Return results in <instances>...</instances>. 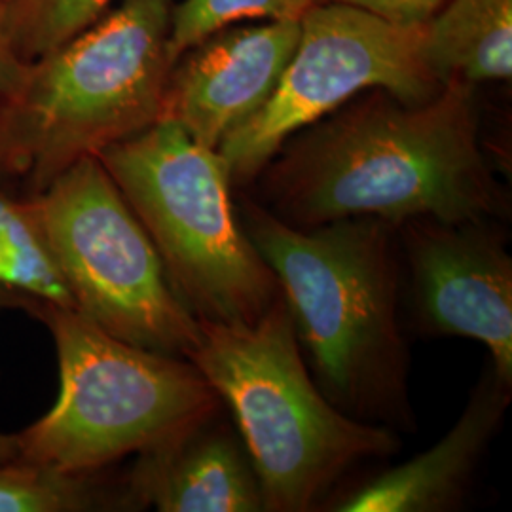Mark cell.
<instances>
[{"instance_id":"obj_1","label":"cell","mask_w":512,"mask_h":512,"mask_svg":"<svg viewBox=\"0 0 512 512\" xmlns=\"http://www.w3.org/2000/svg\"><path fill=\"white\" fill-rule=\"evenodd\" d=\"M255 181L262 205L296 228L353 217L397 228L507 213L480 145L475 86L459 80L420 103L385 90L359 93L291 135Z\"/></svg>"},{"instance_id":"obj_19","label":"cell","mask_w":512,"mask_h":512,"mask_svg":"<svg viewBox=\"0 0 512 512\" xmlns=\"http://www.w3.org/2000/svg\"><path fill=\"white\" fill-rule=\"evenodd\" d=\"M25 61L19 57L12 38L6 29L4 19V2L0 0V99L14 88L19 76L23 73Z\"/></svg>"},{"instance_id":"obj_17","label":"cell","mask_w":512,"mask_h":512,"mask_svg":"<svg viewBox=\"0 0 512 512\" xmlns=\"http://www.w3.org/2000/svg\"><path fill=\"white\" fill-rule=\"evenodd\" d=\"M315 4L319 0H183L171 8L169 54L175 63L203 38L241 21H300Z\"/></svg>"},{"instance_id":"obj_12","label":"cell","mask_w":512,"mask_h":512,"mask_svg":"<svg viewBox=\"0 0 512 512\" xmlns=\"http://www.w3.org/2000/svg\"><path fill=\"white\" fill-rule=\"evenodd\" d=\"M512 384L486 368L459 420L427 452L336 499L338 512H444L458 509L476 465L511 403Z\"/></svg>"},{"instance_id":"obj_13","label":"cell","mask_w":512,"mask_h":512,"mask_svg":"<svg viewBox=\"0 0 512 512\" xmlns=\"http://www.w3.org/2000/svg\"><path fill=\"white\" fill-rule=\"evenodd\" d=\"M423 55L442 84L512 76V0H448L423 23Z\"/></svg>"},{"instance_id":"obj_10","label":"cell","mask_w":512,"mask_h":512,"mask_svg":"<svg viewBox=\"0 0 512 512\" xmlns=\"http://www.w3.org/2000/svg\"><path fill=\"white\" fill-rule=\"evenodd\" d=\"M298 38L296 19L236 23L203 38L173 63L160 120L217 150L272 97Z\"/></svg>"},{"instance_id":"obj_2","label":"cell","mask_w":512,"mask_h":512,"mask_svg":"<svg viewBox=\"0 0 512 512\" xmlns=\"http://www.w3.org/2000/svg\"><path fill=\"white\" fill-rule=\"evenodd\" d=\"M236 209L274 274L323 395L355 420L416 431L399 321L397 228L372 217L296 228L253 198Z\"/></svg>"},{"instance_id":"obj_3","label":"cell","mask_w":512,"mask_h":512,"mask_svg":"<svg viewBox=\"0 0 512 512\" xmlns=\"http://www.w3.org/2000/svg\"><path fill=\"white\" fill-rule=\"evenodd\" d=\"M171 8L173 0H122L25 63L0 99V175L19 181L23 196L160 120L173 69Z\"/></svg>"},{"instance_id":"obj_9","label":"cell","mask_w":512,"mask_h":512,"mask_svg":"<svg viewBox=\"0 0 512 512\" xmlns=\"http://www.w3.org/2000/svg\"><path fill=\"white\" fill-rule=\"evenodd\" d=\"M397 236L418 332L480 342L495 374L512 384V258L503 228L494 219H412Z\"/></svg>"},{"instance_id":"obj_14","label":"cell","mask_w":512,"mask_h":512,"mask_svg":"<svg viewBox=\"0 0 512 512\" xmlns=\"http://www.w3.org/2000/svg\"><path fill=\"white\" fill-rule=\"evenodd\" d=\"M0 289L40 306L74 310L73 296L31 198L0 188Z\"/></svg>"},{"instance_id":"obj_8","label":"cell","mask_w":512,"mask_h":512,"mask_svg":"<svg viewBox=\"0 0 512 512\" xmlns=\"http://www.w3.org/2000/svg\"><path fill=\"white\" fill-rule=\"evenodd\" d=\"M442 86L423 55V25H397L353 6L319 2L300 19L296 50L272 97L217 150L232 186H247L291 135L359 93L385 90L420 103Z\"/></svg>"},{"instance_id":"obj_21","label":"cell","mask_w":512,"mask_h":512,"mask_svg":"<svg viewBox=\"0 0 512 512\" xmlns=\"http://www.w3.org/2000/svg\"><path fill=\"white\" fill-rule=\"evenodd\" d=\"M19 448L16 433H0V463L18 461Z\"/></svg>"},{"instance_id":"obj_4","label":"cell","mask_w":512,"mask_h":512,"mask_svg":"<svg viewBox=\"0 0 512 512\" xmlns=\"http://www.w3.org/2000/svg\"><path fill=\"white\" fill-rule=\"evenodd\" d=\"M200 329L188 361L228 404L264 511H313L353 467L401 450L397 431L355 420L323 395L281 296L251 325Z\"/></svg>"},{"instance_id":"obj_18","label":"cell","mask_w":512,"mask_h":512,"mask_svg":"<svg viewBox=\"0 0 512 512\" xmlns=\"http://www.w3.org/2000/svg\"><path fill=\"white\" fill-rule=\"evenodd\" d=\"M338 2L370 12L397 25H423L433 18L448 0H319Z\"/></svg>"},{"instance_id":"obj_20","label":"cell","mask_w":512,"mask_h":512,"mask_svg":"<svg viewBox=\"0 0 512 512\" xmlns=\"http://www.w3.org/2000/svg\"><path fill=\"white\" fill-rule=\"evenodd\" d=\"M37 304L19 296V294L10 293V291H4L0 289V313L4 311L21 310L27 311L29 315H33L37 311Z\"/></svg>"},{"instance_id":"obj_5","label":"cell","mask_w":512,"mask_h":512,"mask_svg":"<svg viewBox=\"0 0 512 512\" xmlns=\"http://www.w3.org/2000/svg\"><path fill=\"white\" fill-rule=\"evenodd\" d=\"M54 340L59 391L18 437L19 461L95 475L219 414L222 401L188 359L137 348L76 310L40 306Z\"/></svg>"},{"instance_id":"obj_16","label":"cell","mask_w":512,"mask_h":512,"mask_svg":"<svg viewBox=\"0 0 512 512\" xmlns=\"http://www.w3.org/2000/svg\"><path fill=\"white\" fill-rule=\"evenodd\" d=\"M122 0H8L6 29L27 63L80 35Z\"/></svg>"},{"instance_id":"obj_6","label":"cell","mask_w":512,"mask_h":512,"mask_svg":"<svg viewBox=\"0 0 512 512\" xmlns=\"http://www.w3.org/2000/svg\"><path fill=\"white\" fill-rule=\"evenodd\" d=\"M97 158L198 321L251 325L270 310L281 293L239 224L219 150L203 147L171 120H158Z\"/></svg>"},{"instance_id":"obj_15","label":"cell","mask_w":512,"mask_h":512,"mask_svg":"<svg viewBox=\"0 0 512 512\" xmlns=\"http://www.w3.org/2000/svg\"><path fill=\"white\" fill-rule=\"evenodd\" d=\"M105 473L67 475L19 459L0 463V512L135 511L124 480L110 482Z\"/></svg>"},{"instance_id":"obj_22","label":"cell","mask_w":512,"mask_h":512,"mask_svg":"<svg viewBox=\"0 0 512 512\" xmlns=\"http://www.w3.org/2000/svg\"><path fill=\"white\" fill-rule=\"evenodd\" d=\"M2 2H8V0H2Z\"/></svg>"},{"instance_id":"obj_11","label":"cell","mask_w":512,"mask_h":512,"mask_svg":"<svg viewBox=\"0 0 512 512\" xmlns=\"http://www.w3.org/2000/svg\"><path fill=\"white\" fill-rule=\"evenodd\" d=\"M124 484L133 509L264 511L251 456L238 429L220 421L219 414L137 456Z\"/></svg>"},{"instance_id":"obj_7","label":"cell","mask_w":512,"mask_h":512,"mask_svg":"<svg viewBox=\"0 0 512 512\" xmlns=\"http://www.w3.org/2000/svg\"><path fill=\"white\" fill-rule=\"evenodd\" d=\"M31 198L74 310L137 348L190 359L200 321L175 294L162 258L97 156Z\"/></svg>"}]
</instances>
